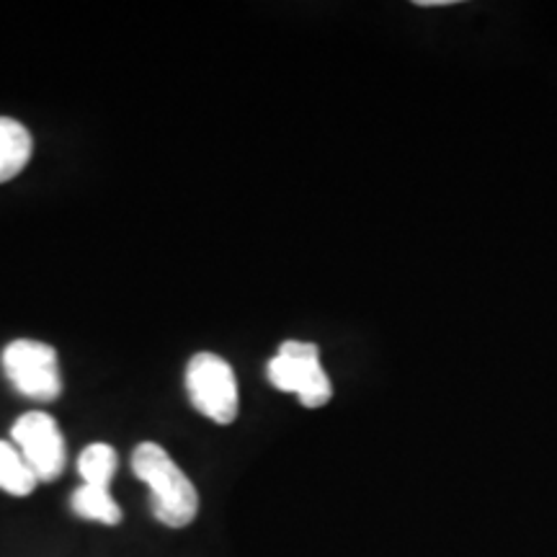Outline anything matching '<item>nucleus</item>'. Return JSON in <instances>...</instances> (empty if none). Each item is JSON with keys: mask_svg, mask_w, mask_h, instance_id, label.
Returning a JSON list of instances; mask_svg holds the SVG:
<instances>
[{"mask_svg": "<svg viewBox=\"0 0 557 557\" xmlns=\"http://www.w3.org/2000/svg\"><path fill=\"white\" fill-rule=\"evenodd\" d=\"M132 470L150 487L152 517L171 529H184L197 519L199 493L173 457L156 442H143L132 455Z\"/></svg>", "mask_w": 557, "mask_h": 557, "instance_id": "f257e3e1", "label": "nucleus"}, {"mask_svg": "<svg viewBox=\"0 0 557 557\" xmlns=\"http://www.w3.org/2000/svg\"><path fill=\"white\" fill-rule=\"evenodd\" d=\"M271 385L295 393L305 408H320L333 398V385L320 364V351L310 341H284L269 361Z\"/></svg>", "mask_w": 557, "mask_h": 557, "instance_id": "f03ea898", "label": "nucleus"}, {"mask_svg": "<svg viewBox=\"0 0 557 557\" xmlns=\"http://www.w3.org/2000/svg\"><path fill=\"white\" fill-rule=\"evenodd\" d=\"M186 389L194 408L220 426L238 416V380L233 367L218 354H197L186 367Z\"/></svg>", "mask_w": 557, "mask_h": 557, "instance_id": "7ed1b4c3", "label": "nucleus"}, {"mask_svg": "<svg viewBox=\"0 0 557 557\" xmlns=\"http://www.w3.org/2000/svg\"><path fill=\"white\" fill-rule=\"evenodd\" d=\"M3 369L13 387L26 398L52 403L62 395L58 351L41 341H11L3 351Z\"/></svg>", "mask_w": 557, "mask_h": 557, "instance_id": "20e7f679", "label": "nucleus"}, {"mask_svg": "<svg viewBox=\"0 0 557 557\" xmlns=\"http://www.w3.org/2000/svg\"><path fill=\"white\" fill-rule=\"evenodd\" d=\"M13 444L39 483H52L65 470V438L50 413L32 410L13 423Z\"/></svg>", "mask_w": 557, "mask_h": 557, "instance_id": "39448f33", "label": "nucleus"}, {"mask_svg": "<svg viewBox=\"0 0 557 557\" xmlns=\"http://www.w3.org/2000/svg\"><path fill=\"white\" fill-rule=\"evenodd\" d=\"M32 158V135L24 124L0 116V184L18 176Z\"/></svg>", "mask_w": 557, "mask_h": 557, "instance_id": "423d86ee", "label": "nucleus"}, {"mask_svg": "<svg viewBox=\"0 0 557 557\" xmlns=\"http://www.w3.org/2000/svg\"><path fill=\"white\" fill-rule=\"evenodd\" d=\"M73 511L83 519L99 521V524H107V527H116L124 517L120 504L111 498L107 487H94V485H83L73 493Z\"/></svg>", "mask_w": 557, "mask_h": 557, "instance_id": "0eeeda50", "label": "nucleus"}, {"mask_svg": "<svg viewBox=\"0 0 557 557\" xmlns=\"http://www.w3.org/2000/svg\"><path fill=\"white\" fill-rule=\"evenodd\" d=\"M39 480L34 478L29 465L9 442H0V491L11 496H29Z\"/></svg>", "mask_w": 557, "mask_h": 557, "instance_id": "6e6552de", "label": "nucleus"}, {"mask_svg": "<svg viewBox=\"0 0 557 557\" xmlns=\"http://www.w3.org/2000/svg\"><path fill=\"white\" fill-rule=\"evenodd\" d=\"M116 465V451L109 447V444H90V447L83 449V455L78 459V472L83 478V485H94V487H107L111 485V478H114Z\"/></svg>", "mask_w": 557, "mask_h": 557, "instance_id": "1a4fd4ad", "label": "nucleus"}, {"mask_svg": "<svg viewBox=\"0 0 557 557\" xmlns=\"http://www.w3.org/2000/svg\"><path fill=\"white\" fill-rule=\"evenodd\" d=\"M451 0H418V5H449Z\"/></svg>", "mask_w": 557, "mask_h": 557, "instance_id": "9d476101", "label": "nucleus"}]
</instances>
